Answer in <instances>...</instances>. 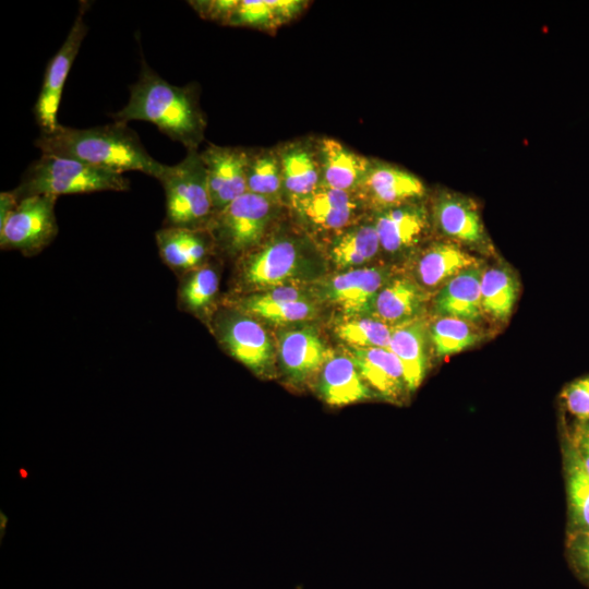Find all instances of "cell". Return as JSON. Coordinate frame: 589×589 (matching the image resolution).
Returning <instances> with one entry per match:
<instances>
[{
	"label": "cell",
	"mask_w": 589,
	"mask_h": 589,
	"mask_svg": "<svg viewBox=\"0 0 589 589\" xmlns=\"http://www.w3.org/2000/svg\"><path fill=\"white\" fill-rule=\"evenodd\" d=\"M238 0L190 1L204 19L228 24Z\"/></svg>",
	"instance_id": "8d00e7d4"
},
{
	"label": "cell",
	"mask_w": 589,
	"mask_h": 589,
	"mask_svg": "<svg viewBox=\"0 0 589 589\" xmlns=\"http://www.w3.org/2000/svg\"><path fill=\"white\" fill-rule=\"evenodd\" d=\"M430 338L438 357L453 356L473 346L479 334L472 322L441 316L430 327Z\"/></svg>",
	"instance_id": "4dcf8cb0"
},
{
	"label": "cell",
	"mask_w": 589,
	"mask_h": 589,
	"mask_svg": "<svg viewBox=\"0 0 589 589\" xmlns=\"http://www.w3.org/2000/svg\"><path fill=\"white\" fill-rule=\"evenodd\" d=\"M565 470L570 515L577 531L589 530V476L580 459L568 444Z\"/></svg>",
	"instance_id": "f546056e"
},
{
	"label": "cell",
	"mask_w": 589,
	"mask_h": 589,
	"mask_svg": "<svg viewBox=\"0 0 589 589\" xmlns=\"http://www.w3.org/2000/svg\"><path fill=\"white\" fill-rule=\"evenodd\" d=\"M279 357L291 381L301 383L323 368L328 351L311 328L289 330L279 340Z\"/></svg>",
	"instance_id": "2e32d148"
},
{
	"label": "cell",
	"mask_w": 589,
	"mask_h": 589,
	"mask_svg": "<svg viewBox=\"0 0 589 589\" xmlns=\"http://www.w3.org/2000/svg\"><path fill=\"white\" fill-rule=\"evenodd\" d=\"M283 173L280 161L272 154L249 155L247 167L248 192L271 200L281 189Z\"/></svg>",
	"instance_id": "836d02e7"
},
{
	"label": "cell",
	"mask_w": 589,
	"mask_h": 589,
	"mask_svg": "<svg viewBox=\"0 0 589 589\" xmlns=\"http://www.w3.org/2000/svg\"><path fill=\"white\" fill-rule=\"evenodd\" d=\"M236 309L251 316L261 317L277 324H288L312 317L316 310L308 299L285 301L274 304H259L244 298L236 303Z\"/></svg>",
	"instance_id": "d6a6232c"
},
{
	"label": "cell",
	"mask_w": 589,
	"mask_h": 589,
	"mask_svg": "<svg viewBox=\"0 0 589 589\" xmlns=\"http://www.w3.org/2000/svg\"><path fill=\"white\" fill-rule=\"evenodd\" d=\"M85 9L84 3L65 40L47 65L43 86L34 106V115L40 132H51L59 125L57 116L63 85L87 33L84 22Z\"/></svg>",
	"instance_id": "52a82bcc"
},
{
	"label": "cell",
	"mask_w": 589,
	"mask_h": 589,
	"mask_svg": "<svg viewBox=\"0 0 589 589\" xmlns=\"http://www.w3.org/2000/svg\"><path fill=\"white\" fill-rule=\"evenodd\" d=\"M478 265L477 260L452 242L435 243L428 248L417 264L420 283L429 288L445 285L461 271Z\"/></svg>",
	"instance_id": "603a6c76"
},
{
	"label": "cell",
	"mask_w": 589,
	"mask_h": 589,
	"mask_svg": "<svg viewBox=\"0 0 589 589\" xmlns=\"http://www.w3.org/2000/svg\"><path fill=\"white\" fill-rule=\"evenodd\" d=\"M380 239L373 225H361L341 235L334 243L330 256L338 268L360 266L380 250Z\"/></svg>",
	"instance_id": "83f0119b"
},
{
	"label": "cell",
	"mask_w": 589,
	"mask_h": 589,
	"mask_svg": "<svg viewBox=\"0 0 589 589\" xmlns=\"http://www.w3.org/2000/svg\"><path fill=\"white\" fill-rule=\"evenodd\" d=\"M324 185L349 192L364 181L370 161L348 149L340 142L325 139L322 142Z\"/></svg>",
	"instance_id": "7402d4cb"
},
{
	"label": "cell",
	"mask_w": 589,
	"mask_h": 589,
	"mask_svg": "<svg viewBox=\"0 0 589 589\" xmlns=\"http://www.w3.org/2000/svg\"><path fill=\"white\" fill-rule=\"evenodd\" d=\"M388 349L399 360L408 392L422 383L426 366V329L422 321L409 320L393 327Z\"/></svg>",
	"instance_id": "d6986e66"
},
{
	"label": "cell",
	"mask_w": 589,
	"mask_h": 589,
	"mask_svg": "<svg viewBox=\"0 0 589 589\" xmlns=\"http://www.w3.org/2000/svg\"><path fill=\"white\" fill-rule=\"evenodd\" d=\"M317 390L330 406L341 407L371 398V389L348 354L328 353Z\"/></svg>",
	"instance_id": "4fadbf2b"
},
{
	"label": "cell",
	"mask_w": 589,
	"mask_h": 589,
	"mask_svg": "<svg viewBox=\"0 0 589 589\" xmlns=\"http://www.w3.org/2000/svg\"><path fill=\"white\" fill-rule=\"evenodd\" d=\"M423 301L422 291L411 280L399 278L384 286L376 296L373 313L384 323L412 320Z\"/></svg>",
	"instance_id": "cb8c5ba5"
},
{
	"label": "cell",
	"mask_w": 589,
	"mask_h": 589,
	"mask_svg": "<svg viewBox=\"0 0 589 589\" xmlns=\"http://www.w3.org/2000/svg\"><path fill=\"white\" fill-rule=\"evenodd\" d=\"M480 265L466 268L449 279L435 298V310L441 316L476 322L483 314L481 305Z\"/></svg>",
	"instance_id": "e0dca14e"
},
{
	"label": "cell",
	"mask_w": 589,
	"mask_h": 589,
	"mask_svg": "<svg viewBox=\"0 0 589 589\" xmlns=\"http://www.w3.org/2000/svg\"><path fill=\"white\" fill-rule=\"evenodd\" d=\"M129 180L123 173L108 171L82 161L51 154H41L24 172L12 190L20 201L34 195L127 191Z\"/></svg>",
	"instance_id": "3957f363"
},
{
	"label": "cell",
	"mask_w": 589,
	"mask_h": 589,
	"mask_svg": "<svg viewBox=\"0 0 589 589\" xmlns=\"http://www.w3.org/2000/svg\"><path fill=\"white\" fill-rule=\"evenodd\" d=\"M271 213L269 199L245 192L213 215L209 231L230 254L243 253L261 241Z\"/></svg>",
	"instance_id": "8992f818"
},
{
	"label": "cell",
	"mask_w": 589,
	"mask_h": 589,
	"mask_svg": "<svg viewBox=\"0 0 589 589\" xmlns=\"http://www.w3.org/2000/svg\"><path fill=\"white\" fill-rule=\"evenodd\" d=\"M300 0H238L228 25L275 28L298 14Z\"/></svg>",
	"instance_id": "d4e9b609"
},
{
	"label": "cell",
	"mask_w": 589,
	"mask_h": 589,
	"mask_svg": "<svg viewBox=\"0 0 589 589\" xmlns=\"http://www.w3.org/2000/svg\"><path fill=\"white\" fill-rule=\"evenodd\" d=\"M217 337L227 352L251 371L263 374L272 364L273 347L263 326L251 315L235 309L220 315Z\"/></svg>",
	"instance_id": "ba28073f"
},
{
	"label": "cell",
	"mask_w": 589,
	"mask_h": 589,
	"mask_svg": "<svg viewBox=\"0 0 589 589\" xmlns=\"http://www.w3.org/2000/svg\"><path fill=\"white\" fill-rule=\"evenodd\" d=\"M385 278V272L380 268L350 269L335 276L326 286L325 293L347 315H360L372 311Z\"/></svg>",
	"instance_id": "7c38bea8"
},
{
	"label": "cell",
	"mask_w": 589,
	"mask_h": 589,
	"mask_svg": "<svg viewBox=\"0 0 589 589\" xmlns=\"http://www.w3.org/2000/svg\"><path fill=\"white\" fill-rule=\"evenodd\" d=\"M335 330L351 347L388 349L393 327L377 318L360 317L341 322Z\"/></svg>",
	"instance_id": "1f68e13d"
},
{
	"label": "cell",
	"mask_w": 589,
	"mask_h": 589,
	"mask_svg": "<svg viewBox=\"0 0 589 589\" xmlns=\"http://www.w3.org/2000/svg\"><path fill=\"white\" fill-rule=\"evenodd\" d=\"M165 191L167 227L201 229L213 217L206 169L194 149L180 163L164 165L157 179Z\"/></svg>",
	"instance_id": "277c9868"
},
{
	"label": "cell",
	"mask_w": 589,
	"mask_h": 589,
	"mask_svg": "<svg viewBox=\"0 0 589 589\" xmlns=\"http://www.w3.org/2000/svg\"><path fill=\"white\" fill-rule=\"evenodd\" d=\"M56 196L34 195L19 201L17 206L0 225V247L33 256L48 247L58 235L55 214Z\"/></svg>",
	"instance_id": "5b68a950"
},
{
	"label": "cell",
	"mask_w": 589,
	"mask_h": 589,
	"mask_svg": "<svg viewBox=\"0 0 589 589\" xmlns=\"http://www.w3.org/2000/svg\"><path fill=\"white\" fill-rule=\"evenodd\" d=\"M301 266L294 242L281 239L265 245L244 263L242 279L253 288H276L292 279Z\"/></svg>",
	"instance_id": "30bf717a"
},
{
	"label": "cell",
	"mask_w": 589,
	"mask_h": 589,
	"mask_svg": "<svg viewBox=\"0 0 589 589\" xmlns=\"http://www.w3.org/2000/svg\"><path fill=\"white\" fill-rule=\"evenodd\" d=\"M283 183L287 191L299 199L318 188V166L313 155L299 146L284 152L280 158Z\"/></svg>",
	"instance_id": "f1b7e54d"
},
{
	"label": "cell",
	"mask_w": 589,
	"mask_h": 589,
	"mask_svg": "<svg viewBox=\"0 0 589 589\" xmlns=\"http://www.w3.org/2000/svg\"><path fill=\"white\" fill-rule=\"evenodd\" d=\"M182 276L178 287V306L197 316L207 315L218 293V273L205 264Z\"/></svg>",
	"instance_id": "4316f807"
},
{
	"label": "cell",
	"mask_w": 589,
	"mask_h": 589,
	"mask_svg": "<svg viewBox=\"0 0 589 589\" xmlns=\"http://www.w3.org/2000/svg\"><path fill=\"white\" fill-rule=\"evenodd\" d=\"M568 444L577 454L589 476V419L579 420L576 423Z\"/></svg>",
	"instance_id": "74e56055"
},
{
	"label": "cell",
	"mask_w": 589,
	"mask_h": 589,
	"mask_svg": "<svg viewBox=\"0 0 589 589\" xmlns=\"http://www.w3.org/2000/svg\"><path fill=\"white\" fill-rule=\"evenodd\" d=\"M440 230L452 240L470 245L484 242L485 231L477 205L456 193H442L434 204Z\"/></svg>",
	"instance_id": "9a60e30c"
},
{
	"label": "cell",
	"mask_w": 589,
	"mask_h": 589,
	"mask_svg": "<svg viewBox=\"0 0 589 589\" xmlns=\"http://www.w3.org/2000/svg\"><path fill=\"white\" fill-rule=\"evenodd\" d=\"M569 555L574 568L589 585V530L575 531L569 541Z\"/></svg>",
	"instance_id": "d590c367"
},
{
	"label": "cell",
	"mask_w": 589,
	"mask_h": 589,
	"mask_svg": "<svg viewBox=\"0 0 589 589\" xmlns=\"http://www.w3.org/2000/svg\"><path fill=\"white\" fill-rule=\"evenodd\" d=\"M480 290L483 313L496 320H507L518 294V283L512 271L505 266L483 269Z\"/></svg>",
	"instance_id": "484cf974"
},
{
	"label": "cell",
	"mask_w": 589,
	"mask_h": 589,
	"mask_svg": "<svg viewBox=\"0 0 589 589\" xmlns=\"http://www.w3.org/2000/svg\"><path fill=\"white\" fill-rule=\"evenodd\" d=\"M35 146L41 154L72 158L108 171H140L158 179L164 164L154 159L127 123L75 129L59 124L40 132Z\"/></svg>",
	"instance_id": "6da1fadb"
},
{
	"label": "cell",
	"mask_w": 589,
	"mask_h": 589,
	"mask_svg": "<svg viewBox=\"0 0 589 589\" xmlns=\"http://www.w3.org/2000/svg\"><path fill=\"white\" fill-rule=\"evenodd\" d=\"M567 410L578 420L589 419V375L569 383L562 393Z\"/></svg>",
	"instance_id": "e575fe53"
},
{
	"label": "cell",
	"mask_w": 589,
	"mask_h": 589,
	"mask_svg": "<svg viewBox=\"0 0 589 589\" xmlns=\"http://www.w3.org/2000/svg\"><path fill=\"white\" fill-rule=\"evenodd\" d=\"M299 213L313 226L324 230L344 228L351 220L357 208L349 192L326 185L312 193L294 199Z\"/></svg>",
	"instance_id": "44dd1931"
},
{
	"label": "cell",
	"mask_w": 589,
	"mask_h": 589,
	"mask_svg": "<svg viewBox=\"0 0 589 589\" xmlns=\"http://www.w3.org/2000/svg\"><path fill=\"white\" fill-rule=\"evenodd\" d=\"M19 204V200L12 191L1 192L0 194V225H2L12 214Z\"/></svg>",
	"instance_id": "f35d334b"
},
{
	"label": "cell",
	"mask_w": 589,
	"mask_h": 589,
	"mask_svg": "<svg viewBox=\"0 0 589 589\" xmlns=\"http://www.w3.org/2000/svg\"><path fill=\"white\" fill-rule=\"evenodd\" d=\"M361 185L375 205L386 209L420 197L425 190L422 181L411 172L384 164L371 166Z\"/></svg>",
	"instance_id": "ac0fdd59"
},
{
	"label": "cell",
	"mask_w": 589,
	"mask_h": 589,
	"mask_svg": "<svg viewBox=\"0 0 589 589\" xmlns=\"http://www.w3.org/2000/svg\"><path fill=\"white\" fill-rule=\"evenodd\" d=\"M155 240L161 261L179 275L206 264L209 243L202 229L164 226Z\"/></svg>",
	"instance_id": "5bb4252c"
},
{
	"label": "cell",
	"mask_w": 589,
	"mask_h": 589,
	"mask_svg": "<svg viewBox=\"0 0 589 589\" xmlns=\"http://www.w3.org/2000/svg\"><path fill=\"white\" fill-rule=\"evenodd\" d=\"M366 385L390 402H399L408 392L402 366L386 348H354L348 352Z\"/></svg>",
	"instance_id": "8fae6325"
},
{
	"label": "cell",
	"mask_w": 589,
	"mask_h": 589,
	"mask_svg": "<svg viewBox=\"0 0 589 589\" xmlns=\"http://www.w3.org/2000/svg\"><path fill=\"white\" fill-rule=\"evenodd\" d=\"M206 169L213 215L248 192L249 154L239 148L211 145L201 153Z\"/></svg>",
	"instance_id": "9c48e42d"
},
{
	"label": "cell",
	"mask_w": 589,
	"mask_h": 589,
	"mask_svg": "<svg viewBox=\"0 0 589 589\" xmlns=\"http://www.w3.org/2000/svg\"><path fill=\"white\" fill-rule=\"evenodd\" d=\"M426 225L425 209L412 204L387 208L378 215L374 223L381 247L390 253L416 244Z\"/></svg>",
	"instance_id": "ffe728a7"
},
{
	"label": "cell",
	"mask_w": 589,
	"mask_h": 589,
	"mask_svg": "<svg viewBox=\"0 0 589 589\" xmlns=\"http://www.w3.org/2000/svg\"><path fill=\"white\" fill-rule=\"evenodd\" d=\"M112 118L122 123L132 120L151 122L189 151L201 141L205 125L193 92L188 86L170 84L145 62L137 81L130 87L127 105Z\"/></svg>",
	"instance_id": "7a4b0ae2"
}]
</instances>
